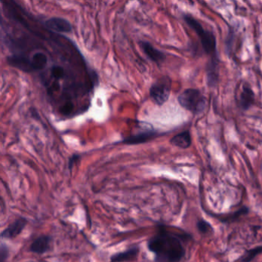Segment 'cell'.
Here are the masks:
<instances>
[{
    "label": "cell",
    "instance_id": "obj_15",
    "mask_svg": "<svg viewBox=\"0 0 262 262\" xmlns=\"http://www.w3.org/2000/svg\"><path fill=\"white\" fill-rule=\"evenodd\" d=\"M249 212V209L246 207L242 208L240 210L235 211V214H230L228 217H227L225 219L223 220V221H232L236 218H239L240 216L244 215V214H248Z\"/></svg>",
    "mask_w": 262,
    "mask_h": 262
},
{
    "label": "cell",
    "instance_id": "obj_10",
    "mask_svg": "<svg viewBox=\"0 0 262 262\" xmlns=\"http://www.w3.org/2000/svg\"><path fill=\"white\" fill-rule=\"evenodd\" d=\"M52 238L48 235H41L33 241L30 245L29 250L37 255L47 253L52 248Z\"/></svg>",
    "mask_w": 262,
    "mask_h": 262
},
{
    "label": "cell",
    "instance_id": "obj_5",
    "mask_svg": "<svg viewBox=\"0 0 262 262\" xmlns=\"http://www.w3.org/2000/svg\"><path fill=\"white\" fill-rule=\"evenodd\" d=\"M44 26L50 31L55 33H70L72 31L70 22L63 18H50L45 21Z\"/></svg>",
    "mask_w": 262,
    "mask_h": 262
},
{
    "label": "cell",
    "instance_id": "obj_9",
    "mask_svg": "<svg viewBox=\"0 0 262 262\" xmlns=\"http://www.w3.org/2000/svg\"><path fill=\"white\" fill-rule=\"evenodd\" d=\"M26 224H27V220L26 218H18L2 231L1 237L5 239H13L16 238L18 235H20L22 230L24 229Z\"/></svg>",
    "mask_w": 262,
    "mask_h": 262
},
{
    "label": "cell",
    "instance_id": "obj_6",
    "mask_svg": "<svg viewBox=\"0 0 262 262\" xmlns=\"http://www.w3.org/2000/svg\"><path fill=\"white\" fill-rule=\"evenodd\" d=\"M141 49L144 52L145 55L152 61L157 65H160L164 62L166 58L164 52L153 47L151 43L149 42L142 41L139 43Z\"/></svg>",
    "mask_w": 262,
    "mask_h": 262
},
{
    "label": "cell",
    "instance_id": "obj_12",
    "mask_svg": "<svg viewBox=\"0 0 262 262\" xmlns=\"http://www.w3.org/2000/svg\"><path fill=\"white\" fill-rule=\"evenodd\" d=\"M192 136L189 130L184 131L180 133L177 134L170 139V143L172 146L181 149H188L192 146Z\"/></svg>",
    "mask_w": 262,
    "mask_h": 262
},
{
    "label": "cell",
    "instance_id": "obj_13",
    "mask_svg": "<svg viewBox=\"0 0 262 262\" xmlns=\"http://www.w3.org/2000/svg\"><path fill=\"white\" fill-rule=\"evenodd\" d=\"M262 253V246L255 247L253 249L247 251L243 256L238 259L239 262H251L259 255Z\"/></svg>",
    "mask_w": 262,
    "mask_h": 262
},
{
    "label": "cell",
    "instance_id": "obj_7",
    "mask_svg": "<svg viewBox=\"0 0 262 262\" xmlns=\"http://www.w3.org/2000/svg\"><path fill=\"white\" fill-rule=\"evenodd\" d=\"M158 135H159L158 132L153 129H147L145 132H141L136 135H132L129 137L125 138L122 142L125 145L142 144L157 137Z\"/></svg>",
    "mask_w": 262,
    "mask_h": 262
},
{
    "label": "cell",
    "instance_id": "obj_4",
    "mask_svg": "<svg viewBox=\"0 0 262 262\" xmlns=\"http://www.w3.org/2000/svg\"><path fill=\"white\" fill-rule=\"evenodd\" d=\"M171 91V80L168 76H163L154 82L149 89V96L158 106L168 101Z\"/></svg>",
    "mask_w": 262,
    "mask_h": 262
},
{
    "label": "cell",
    "instance_id": "obj_14",
    "mask_svg": "<svg viewBox=\"0 0 262 262\" xmlns=\"http://www.w3.org/2000/svg\"><path fill=\"white\" fill-rule=\"evenodd\" d=\"M197 228L199 232L202 235H208V234L211 233L213 231V228L211 224L202 219L198 221Z\"/></svg>",
    "mask_w": 262,
    "mask_h": 262
},
{
    "label": "cell",
    "instance_id": "obj_17",
    "mask_svg": "<svg viewBox=\"0 0 262 262\" xmlns=\"http://www.w3.org/2000/svg\"><path fill=\"white\" fill-rule=\"evenodd\" d=\"M79 158H80V156L79 155H73V156L69 158V168L70 170H72V167H73L74 164H76L78 161H79Z\"/></svg>",
    "mask_w": 262,
    "mask_h": 262
},
{
    "label": "cell",
    "instance_id": "obj_3",
    "mask_svg": "<svg viewBox=\"0 0 262 262\" xmlns=\"http://www.w3.org/2000/svg\"><path fill=\"white\" fill-rule=\"evenodd\" d=\"M178 102L182 108L194 115L202 114L207 106L206 96L199 89L189 88L185 89L178 97Z\"/></svg>",
    "mask_w": 262,
    "mask_h": 262
},
{
    "label": "cell",
    "instance_id": "obj_11",
    "mask_svg": "<svg viewBox=\"0 0 262 262\" xmlns=\"http://www.w3.org/2000/svg\"><path fill=\"white\" fill-rule=\"evenodd\" d=\"M139 248L134 246L125 252L114 254L110 257V262H132L137 260L139 255Z\"/></svg>",
    "mask_w": 262,
    "mask_h": 262
},
{
    "label": "cell",
    "instance_id": "obj_1",
    "mask_svg": "<svg viewBox=\"0 0 262 262\" xmlns=\"http://www.w3.org/2000/svg\"><path fill=\"white\" fill-rule=\"evenodd\" d=\"M183 19L199 36L205 52L210 57L206 68L207 83L214 87L218 83L219 76V57L217 50V40L212 31L205 29L202 23L189 14H183Z\"/></svg>",
    "mask_w": 262,
    "mask_h": 262
},
{
    "label": "cell",
    "instance_id": "obj_2",
    "mask_svg": "<svg viewBox=\"0 0 262 262\" xmlns=\"http://www.w3.org/2000/svg\"><path fill=\"white\" fill-rule=\"evenodd\" d=\"M147 246L154 254L156 262H179L185 255L180 238L163 230L149 238Z\"/></svg>",
    "mask_w": 262,
    "mask_h": 262
},
{
    "label": "cell",
    "instance_id": "obj_16",
    "mask_svg": "<svg viewBox=\"0 0 262 262\" xmlns=\"http://www.w3.org/2000/svg\"><path fill=\"white\" fill-rule=\"evenodd\" d=\"M9 249L6 245L2 244L0 248V262H6L7 259L9 258Z\"/></svg>",
    "mask_w": 262,
    "mask_h": 262
},
{
    "label": "cell",
    "instance_id": "obj_8",
    "mask_svg": "<svg viewBox=\"0 0 262 262\" xmlns=\"http://www.w3.org/2000/svg\"><path fill=\"white\" fill-rule=\"evenodd\" d=\"M255 99H256V95L252 90V87L249 83L245 82L242 86V90L238 101V105L242 110L246 111L255 104Z\"/></svg>",
    "mask_w": 262,
    "mask_h": 262
}]
</instances>
